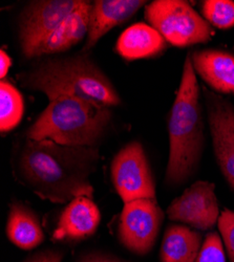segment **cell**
Masks as SVG:
<instances>
[{"instance_id": "1", "label": "cell", "mask_w": 234, "mask_h": 262, "mask_svg": "<svg viewBox=\"0 0 234 262\" xmlns=\"http://www.w3.org/2000/svg\"><path fill=\"white\" fill-rule=\"evenodd\" d=\"M99 160L98 147L27 139L16 158L15 171L17 179L39 198L69 204L80 196L93 198L90 177Z\"/></svg>"}, {"instance_id": "2", "label": "cell", "mask_w": 234, "mask_h": 262, "mask_svg": "<svg viewBox=\"0 0 234 262\" xmlns=\"http://www.w3.org/2000/svg\"><path fill=\"white\" fill-rule=\"evenodd\" d=\"M26 89L44 93L49 101L58 97H79L113 107L121 103L114 84L90 53L50 56L18 75Z\"/></svg>"}, {"instance_id": "3", "label": "cell", "mask_w": 234, "mask_h": 262, "mask_svg": "<svg viewBox=\"0 0 234 262\" xmlns=\"http://www.w3.org/2000/svg\"><path fill=\"white\" fill-rule=\"evenodd\" d=\"M200 92L189 53L168 121L169 159L165 174L168 187L186 184L199 168L205 143Z\"/></svg>"}, {"instance_id": "4", "label": "cell", "mask_w": 234, "mask_h": 262, "mask_svg": "<svg viewBox=\"0 0 234 262\" xmlns=\"http://www.w3.org/2000/svg\"><path fill=\"white\" fill-rule=\"evenodd\" d=\"M111 107L79 97H58L27 131V139L60 145L97 147L112 122Z\"/></svg>"}, {"instance_id": "5", "label": "cell", "mask_w": 234, "mask_h": 262, "mask_svg": "<svg viewBox=\"0 0 234 262\" xmlns=\"http://www.w3.org/2000/svg\"><path fill=\"white\" fill-rule=\"evenodd\" d=\"M145 18L170 45L177 48L211 40V26L187 2L156 0L145 9Z\"/></svg>"}, {"instance_id": "6", "label": "cell", "mask_w": 234, "mask_h": 262, "mask_svg": "<svg viewBox=\"0 0 234 262\" xmlns=\"http://www.w3.org/2000/svg\"><path fill=\"white\" fill-rule=\"evenodd\" d=\"M111 174L114 187L124 204L157 199L151 164L139 142L127 144L118 152L112 162Z\"/></svg>"}, {"instance_id": "7", "label": "cell", "mask_w": 234, "mask_h": 262, "mask_svg": "<svg viewBox=\"0 0 234 262\" xmlns=\"http://www.w3.org/2000/svg\"><path fill=\"white\" fill-rule=\"evenodd\" d=\"M164 221L157 199L125 203L119 222V240L130 252L145 256L156 246Z\"/></svg>"}, {"instance_id": "8", "label": "cell", "mask_w": 234, "mask_h": 262, "mask_svg": "<svg viewBox=\"0 0 234 262\" xmlns=\"http://www.w3.org/2000/svg\"><path fill=\"white\" fill-rule=\"evenodd\" d=\"M82 0H40L30 3L19 17V43L26 58L69 15L75 12Z\"/></svg>"}, {"instance_id": "9", "label": "cell", "mask_w": 234, "mask_h": 262, "mask_svg": "<svg viewBox=\"0 0 234 262\" xmlns=\"http://www.w3.org/2000/svg\"><path fill=\"white\" fill-rule=\"evenodd\" d=\"M215 156L225 180L234 191V105L203 87Z\"/></svg>"}, {"instance_id": "10", "label": "cell", "mask_w": 234, "mask_h": 262, "mask_svg": "<svg viewBox=\"0 0 234 262\" xmlns=\"http://www.w3.org/2000/svg\"><path fill=\"white\" fill-rule=\"evenodd\" d=\"M166 213L172 222L201 231L214 229L221 216L215 184L196 182L172 202Z\"/></svg>"}, {"instance_id": "11", "label": "cell", "mask_w": 234, "mask_h": 262, "mask_svg": "<svg viewBox=\"0 0 234 262\" xmlns=\"http://www.w3.org/2000/svg\"><path fill=\"white\" fill-rule=\"evenodd\" d=\"M101 222L98 206L88 196L70 202L62 211L53 239L56 242H79L93 236Z\"/></svg>"}, {"instance_id": "12", "label": "cell", "mask_w": 234, "mask_h": 262, "mask_svg": "<svg viewBox=\"0 0 234 262\" xmlns=\"http://www.w3.org/2000/svg\"><path fill=\"white\" fill-rule=\"evenodd\" d=\"M93 3L83 2L32 53L30 59L44 58L68 52L88 37Z\"/></svg>"}, {"instance_id": "13", "label": "cell", "mask_w": 234, "mask_h": 262, "mask_svg": "<svg viewBox=\"0 0 234 262\" xmlns=\"http://www.w3.org/2000/svg\"><path fill=\"white\" fill-rule=\"evenodd\" d=\"M145 4L146 2H141V0H97L94 2L87 42L81 52L90 53L106 33L113 28L126 23Z\"/></svg>"}, {"instance_id": "14", "label": "cell", "mask_w": 234, "mask_h": 262, "mask_svg": "<svg viewBox=\"0 0 234 262\" xmlns=\"http://www.w3.org/2000/svg\"><path fill=\"white\" fill-rule=\"evenodd\" d=\"M196 73L212 92L234 95V55L221 50L190 53Z\"/></svg>"}, {"instance_id": "15", "label": "cell", "mask_w": 234, "mask_h": 262, "mask_svg": "<svg viewBox=\"0 0 234 262\" xmlns=\"http://www.w3.org/2000/svg\"><path fill=\"white\" fill-rule=\"evenodd\" d=\"M166 42L155 28L138 23L121 34L117 41L116 51L127 61L152 58L166 50Z\"/></svg>"}, {"instance_id": "16", "label": "cell", "mask_w": 234, "mask_h": 262, "mask_svg": "<svg viewBox=\"0 0 234 262\" xmlns=\"http://www.w3.org/2000/svg\"><path fill=\"white\" fill-rule=\"evenodd\" d=\"M6 235L14 246L25 251L36 249L46 239L38 215L30 207L18 202L10 207Z\"/></svg>"}, {"instance_id": "17", "label": "cell", "mask_w": 234, "mask_h": 262, "mask_svg": "<svg viewBox=\"0 0 234 262\" xmlns=\"http://www.w3.org/2000/svg\"><path fill=\"white\" fill-rule=\"evenodd\" d=\"M203 245L200 232L187 226L167 227L160 250L161 262H196Z\"/></svg>"}, {"instance_id": "18", "label": "cell", "mask_w": 234, "mask_h": 262, "mask_svg": "<svg viewBox=\"0 0 234 262\" xmlns=\"http://www.w3.org/2000/svg\"><path fill=\"white\" fill-rule=\"evenodd\" d=\"M25 101L23 95L11 82L2 80L0 83V130L9 133L23 120Z\"/></svg>"}, {"instance_id": "19", "label": "cell", "mask_w": 234, "mask_h": 262, "mask_svg": "<svg viewBox=\"0 0 234 262\" xmlns=\"http://www.w3.org/2000/svg\"><path fill=\"white\" fill-rule=\"evenodd\" d=\"M204 19L221 30L234 27V2L231 0H205L202 3Z\"/></svg>"}, {"instance_id": "20", "label": "cell", "mask_w": 234, "mask_h": 262, "mask_svg": "<svg viewBox=\"0 0 234 262\" xmlns=\"http://www.w3.org/2000/svg\"><path fill=\"white\" fill-rule=\"evenodd\" d=\"M196 262H226L223 240L217 232L205 237Z\"/></svg>"}, {"instance_id": "21", "label": "cell", "mask_w": 234, "mask_h": 262, "mask_svg": "<svg viewBox=\"0 0 234 262\" xmlns=\"http://www.w3.org/2000/svg\"><path fill=\"white\" fill-rule=\"evenodd\" d=\"M218 227L229 259L234 262V211L225 209L221 213Z\"/></svg>"}, {"instance_id": "22", "label": "cell", "mask_w": 234, "mask_h": 262, "mask_svg": "<svg viewBox=\"0 0 234 262\" xmlns=\"http://www.w3.org/2000/svg\"><path fill=\"white\" fill-rule=\"evenodd\" d=\"M65 252L56 249H47L28 257L24 262H62Z\"/></svg>"}, {"instance_id": "23", "label": "cell", "mask_w": 234, "mask_h": 262, "mask_svg": "<svg viewBox=\"0 0 234 262\" xmlns=\"http://www.w3.org/2000/svg\"><path fill=\"white\" fill-rule=\"evenodd\" d=\"M80 262H126L115 256L105 254H92L85 256L80 260Z\"/></svg>"}, {"instance_id": "24", "label": "cell", "mask_w": 234, "mask_h": 262, "mask_svg": "<svg viewBox=\"0 0 234 262\" xmlns=\"http://www.w3.org/2000/svg\"><path fill=\"white\" fill-rule=\"evenodd\" d=\"M11 65L12 59L4 50H2V52H0V78H2V80H5Z\"/></svg>"}]
</instances>
